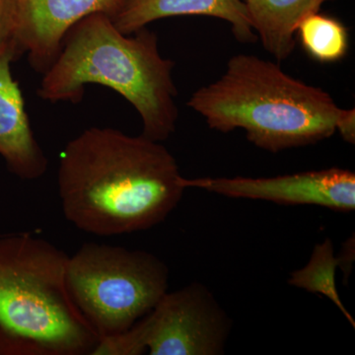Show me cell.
I'll list each match as a JSON object with an SVG mask.
<instances>
[{
	"instance_id": "6da1fadb",
	"label": "cell",
	"mask_w": 355,
	"mask_h": 355,
	"mask_svg": "<svg viewBox=\"0 0 355 355\" xmlns=\"http://www.w3.org/2000/svg\"><path fill=\"white\" fill-rule=\"evenodd\" d=\"M176 159L159 141L90 128L60 157L58 188L65 218L97 236L130 234L161 223L186 190Z\"/></svg>"
},
{
	"instance_id": "7a4b0ae2",
	"label": "cell",
	"mask_w": 355,
	"mask_h": 355,
	"mask_svg": "<svg viewBox=\"0 0 355 355\" xmlns=\"http://www.w3.org/2000/svg\"><path fill=\"white\" fill-rule=\"evenodd\" d=\"M174 62L161 55L157 36L146 28L119 31L110 16L95 13L65 35L57 60L43 74L38 95L44 101L83 99L87 84L107 86L137 110L142 135L164 141L176 130Z\"/></svg>"
},
{
	"instance_id": "3957f363",
	"label": "cell",
	"mask_w": 355,
	"mask_h": 355,
	"mask_svg": "<svg viewBox=\"0 0 355 355\" xmlns=\"http://www.w3.org/2000/svg\"><path fill=\"white\" fill-rule=\"evenodd\" d=\"M188 106L212 130L241 128L252 144L275 153L329 139L343 112L323 89L244 53L231 58L220 78L196 91Z\"/></svg>"
},
{
	"instance_id": "277c9868",
	"label": "cell",
	"mask_w": 355,
	"mask_h": 355,
	"mask_svg": "<svg viewBox=\"0 0 355 355\" xmlns=\"http://www.w3.org/2000/svg\"><path fill=\"white\" fill-rule=\"evenodd\" d=\"M69 257L30 233L0 237V355H93L99 336L70 295Z\"/></svg>"
},
{
	"instance_id": "5b68a950",
	"label": "cell",
	"mask_w": 355,
	"mask_h": 355,
	"mask_svg": "<svg viewBox=\"0 0 355 355\" xmlns=\"http://www.w3.org/2000/svg\"><path fill=\"white\" fill-rule=\"evenodd\" d=\"M67 282L74 304L102 340L125 333L153 310L168 291L169 270L149 252L85 243L69 257Z\"/></svg>"
},
{
	"instance_id": "8992f818",
	"label": "cell",
	"mask_w": 355,
	"mask_h": 355,
	"mask_svg": "<svg viewBox=\"0 0 355 355\" xmlns=\"http://www.w3.org/2000/svg\"><path fill=\"white\" fill-rule=\"evenodd\" d=\"M230 331L225 311L209 289L195 282L166 292L132 328L100 340L93 355H218Z\"/></svg>"
},
{
	"instance_id": "52a82bcc",
	"label": "cell",
	"mask_w": 355,
	"mask_h": 355,
	"mask_svg": "<svg viewBox=\"0 0 355 355\" xmlns=\"http://www.w3.org/2000/svg\"><path fill=\"white\" fill-rule=\"evenodd\" d=\"M184 188H196L234 198L286 205H317L336 211L355 209V175L340 168L270 178H184Z\"/></svg>"
},
{
	"instance_id": "ba28073f",
	"label": "cell",
	"mask_w": 355,
	"mask_h": 355,
	"mask_svg": "<svg viewBox=\"0 0 355 355\" xmlns=\"http://www.w3.org/2000/svg\"><path fill=\"white\" fill-rule=\"evenodd\" d=\"M123 0H14L15 43L27 53L32 69L44 74L62 48L65 35L76 23L95 13L112 18Z\"/></svg>"
},
{
	"instance_id": "9c48e42d",
	"label": "cell",
	"mask_w": 355,
	"mask_h": 355,
	"mask_svg": "<svg viewBox=\"0 0 355 355\" xmlns=\"http://www.w3.org/2000/svg\"><path fill=\"white\" fill-rule=\"evenodd\" d=\"M17 58L12 49L0 50V155L9 171L32 181L44 176L48 158L35 137L19 85L11 73V62Z\"/></svg>"
},
{
	"instance_id": "30bf717a",
	"label": "cell",
	"mask_w": 355,
	"mask_h": 355,
	"mask_svg": "<svg viewBox=\"0 0 355 355\" xmlns=\"http://www.w3.org/2000/svg\"><path fill=\"white\" fill-rule=\"evenodd\" d=\"M182 15L226 21L240 43H253L258 39L243 0H123L112 20L119 31L132 35L153 21Z\"/></svg>"
},
{
	"instance_id": "8fae6325",
	"label": "cell",
	"mask_w": 355,
	"mask_h": 355,
	"mask_svg": "<svg viewBox=\"0 0 355 355\" xmlns=\"http://www.w3.org/2000/svg\"><path fill=\"white\" fill-rule=\"evenodd\" d=\"M328 1L333 0H244L257 37L279 62L294 50L299 23Z\"/></svg>"
},
{
	"instance_id": "7c38bea8",
	"label": "cell",
	"mask_w": 355,
	"mask_h": 355,
	"mask_svg": "<svg viewBox=\"0 0 355 355\" xmlns=\"http://www.w3.org/2000/svg\"><path fill=\"white\" fill-rule=\"evenodd\" d=\"M338 266H340V259L335 256L333 243L330 239H326L315 246L304 268L291 273L288 284L330 299L354 328V317L343 304L336 289V270Z\"/></svg>"
},
{
	"instance_id": "4fadbf2b",
	"label": "cell",
	"mask_w": 355,
	"mask_h": 355,
	"mask_svg": "<svg viewBox=\"0 0 355 355\" xmlns=\"http://www.w3.org/2000/svg\"><path fill=\"white\" fill-rule=\"evenodd\" d=\"M306 51L322 62H334L345 57L349 40L342 23L318 12L299 23L297 31Z\"/></svg>"
},
{
	"instance_id": "5bb4252c",
	"label": "cell",
	"mask_w": 355,
	"mask_h": 355,
	"mask_svg": "<svg viewBox=\"0 0 355 355\" xmlns=\"http://www.w3.org/2000/svg\"><path fill=\"white\" fill-rule=\"evenodd\" d=\"M19 51L15 43V4L14 0H0V50Z\"/></svg>"
},
{
	"instance_id": "9a60e30c",
	"label": "cell",
	"mask_w": 355,
	"mask_h": 355,
	"mask_svg": "<svg viewBox=\"0 0 355 355\" xmlns=\"http://www.w3.org/2000/svg\"><path fill=\"white\" fill-rule=\"evenodd\" d=\"M336 132H340L343 139L349 144L355 142V111L352 110H343L342 116L336 125Z\"/></svg>"
},
{
	"instance_id": "2e32d148",
	"label": "cell",
	"mask_w": 355,
	"mask_h": 355,
	"mask_svg": "<svg viewBox=\"0 0 355 355\" xmlns=\"http://www.w3.org/2000/svg\"><path fill=\"white\" fill-rule=\"evenodd\" d=\"M243 1H244V0H243Z\"/></svg>"
}]
</instances>
